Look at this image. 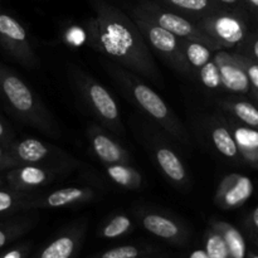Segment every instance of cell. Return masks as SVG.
Returning <instances> with one entry per match:
<instances>
[{
  "label": "cell",
  "mask_w": 258,
  "mask_h": 258,
  "mask_svg": "<svg viewBox=\"0 0 258 258\" xmlns=\"http://www.w3.org/2000/svg\"><path fill=\"white\" fill-rule=\"evenodd\" d=\"M2 185H3V179L0 178V186H2Z\"/></svg>",
  "instance_id": "ee69618b"
},
{
  "label": "cell",
  "mask_w": 258,
  "mask_h": 258,
  "mask_svg": "<svg viewBox=\"0 0 258 258\" xmlns=\"http://www.w3.org/2000/svg\"><path fill=\"white\" fill-rule=\"evenodd\" d=\"M87 135L91 150L103 165L133 163V159H131L128 151H126L123 146H121L115 139L111 138L100 126H88Z\"/></svg>",
  "instance_id": "9a60e30c"
},
{
  "label": "cell",
  "mask_w": 258,
  "mask_h": 258,
  "mask_svg": "<svg viewBox=\"0 0 258 258\" xmlns=\"http://www.w3.org/2000/svg\"><path fill=\"white\" fill-rule=\"evenodd\" d=\"M227 125L232 131L242 160L258 169V130L234 121Z\"/></svg>",
  "instance_id": "ac0fdd59"
},
{
  "label": "cell",
  "mask_w": 258,
  "mask_h": 258,
  "mask_svg": "<svg viewBox=\"0 0 258 258\" xmlns=\"http://www.w3.org/2000/svg\"><path fill=\"white\" fill-rule=\"evenodd\" d=\"M0 45L19 64L28 70L39 66V58L33 48L27 29L22 23L0 10Z\"/></svg>",
  "instance_id": "9c48e42d"
},
{
  "label": "cell",
  "mask_w": 258,
  "mask_h": 258,
  "mask_svg": "<svg viewBox=\"0 0 258 258\" xmlns=\"http://www.w3.org/2000/svg\"><path fill=\"white\" fill-rule=\"evenodd\" d=\"M254 191L253 181L247 175L232 173L224 176L214 194V203L223 211H233L243 206Z\"/></svg>",
  "instance_id": "7c38bea8"
},
{
  "label": "cell",
  "mask_w": 258,
  "mask_h": 258,
  "mask_svg": "<svg viewBox=\"0 0 258 258\" xmlns=\"http://www.w3.org/2000/svg\"><path fill=\"white\" fill-rule=\"evenodd\" d=\"M63 40L66 44L72 48H78L86 43L87 44V33L85 28L80 25H70L63 33Z\"/></svg>",
  "instance_id": "1f68e13d"
},
{
  "label": "cell",
  "mask_w": 258,
  "mask_h": 258,
  "mask_svg": "<svg viewBox=\"0 0 258 258\" xmlns=\"http://www.w3.org/2000/svg\"><path fill=\"white\" fill-rule=\"evenodd\" d=\"M211 227L223 237L231 258L247 257V252L248 251H247L246 239H244L243 234L239 232L238 228L224 221H213L211 223Z\"/></svg>",
  "instance_id": "603a6c76"
},
{
  "label": "cell",
  "mask_w": 258,
  "mask_h": 258,
  "mask_svg": "<svg viewBox=\"0 0 258 258\" xmlns=\"http://www.w3.org/2000/svg\"><path fill=\"white\" fill-rule=\"evenodd\" d=\"M30 251V243H22L0 254V258H25Z\"/></svg>",
  "instance_id": "836d02e7"
},
{
  "label": "cell",
  "mask_w": 258,
  "mask_h": 258,
  "mask_svg": "<svg viewBox=\"0 0 258 258\" xmlns=\"http://www.w3.org/2000/svg\"><path fill=\"white\" fill-rule=\"evenodd\" d=\"M86 236V223H76L60 232L33 258H76Z\"/></svg>",
  "instance_id": "2e32d148"
},
{
  "label": "cell",
  "mask_w": 258,
  "mask_h": 258,
  "mask_svg": "<svg viewBox=\"0 0 258 258\" xmlns=\"http://www.w3.org/2000/svg\"><path fill=\"white\" fill-rule=\"evenodd\" d=\"M95 197V190L90 186H66L45 196H35L28 204V211L59 209L78 206V204L92 202Z\"/></svg>",
  "instance_id": "4fadbf2b"
},
{
  "label": "cell",
  "mask_w": 258,
  "mask_h": 258,
  "mask_svg": "<svg viewBox=\"0 0 258 258\" xmlns=\"http://www.w3.org/2000/svg\"><path fill=\"white\" fill-rule=\"evenodd\" d=\"M244 4H246L252 12L258 14V0H244Z\"/></svg>",
  "instance_id": "ab89813d"
},
{
  "label": "cell",
  "mask_w": 258,
  "mask_h": 258,
  "mask_svg": "<svg viewBox=\"0 0 258 258\" xmlns=\"http://www.w3.org/2000/svg\"><path fill=\"white\" fill-rule=\"evenodd\" d=\"M234 57L237 58L239 64L242 66V68L246 72L252 90L258 91V63L254 62L249 55L244 54L242 52H234Z\"/></svg>",
  "instance_id": "4dcf8cb0"
},
{
  "label": "cell",
  "mask_w": 258,
  "mask_h": 258,
  "mask_svg": "<svg viewBox=\"0 0 258 258\" xmlns=\"http://www.w3.org/2000/svg\"><path fill=\"white\" fill-rule=\"evenodd\" d=\"M0 96L18 120L43 135L59 138L57 122L42 100L19 76L3 63H0Z\"/></svg>",
  "instance_id": "3957f363"
},
{
  "label": "cell",
  "mask_w": 258,
  "mask_h": 258,
  "mask_svg": "<svg viewBox=\"0 0 258 258\" xmlns=\"http://www.w3.org/2000/svg\"><path fill=\"white\" fill-rule=\"evenodd\" d=\"M213 59L216 60L221 76L223 90L238 95H246L251 92L252 87L246 72L239 64L234 53L227 52L226 49L216 50L213 53Z\"/></svg>",
  "instance_id": "5bb4252c"
},
{
  "label": "cell",
  "mask_w": 258,
  "mask_h": 258,
  "mask_svg": "<svg viewBox=\"0 0 258 258\" xmlns=\"http://www.w3.org/2000/svg\"><path fill=\"white\" fill-rule=\"evenodd\" d=\"M33 193L19 191L15 189H3L0 186V218L17 213L20 211H28V204L34 198Z\"/></svg>",
  "instance_id": "484cf974"
},
{
  "label": "cell",
  "mask_w": 258,
  "mask_h": 258,
  "mask_svg": "<svg viewBox=\"0 0 258 258\" xmlns=\"http://www.w3.org/2000/svg\"><path fill=\"white\" fill-rule=\"evenodd\" d=\"M128 15L139 28L150 49L155 50L161 59L176 72L186 77H191V72L186 64L181 49V39L164 28L159 27L138 5L131 8Z\"/></svg>",
  "instance_id": "5b68a950"
},
{
  "label": "cell",
  "mask_w": 258,
  "mask_h": 258,
  "mask_svg": "<svg viewBox=\"0 0 258 258\" xmlns=\"http://www.w3.org/2000/svg\"><path fill=\"white\" fill-rule=\"evenodd\" d=\"M251 223L258 233V206L253 209V212L251 213Z\"/></svg>",
  "instance_id": "74e56055"
},
{
  "label": "cell",
  "mask_w": 258,
  "mask_h": 258,
  "mask_svg": "<svg viewBox=\"0 0 258 258\" xmlns=\"http://www.w3.org/2000/svg\"><path fill=\"white\" fill-rule=\"evenodd\" d=\"M196 23L221 49L241 47L249 35L248 23L241 12L219 9L204 15Z\"/></svg>",
  "instance_id": "52a82bcc"
},
{
  "label": "cell",
  "mask_w": 258,
  "mask_h": 258,
  "mask_svg": "<svg viewBox=\"0 0 258 258\" xmlns=\"http://www.w3.org/2000/svg\"><path fill=\"white\" fill-rule=\"evenodd\" d=\"M241 47L243 48L242 53L249 55L254 62L258 63V34H249Z\"/></svg>",
  "instance_id": "d6a6232c"
},
{
  "label": "cell",
  "mask_w": 258,
  "mask_h": 258,
  "mask_svg": "<svg viewBox=\"0 0 258 258\" xmlns=\"http://www.w3.org/2000/svg\"><path fill=\"white\" fill-rule=\"evenodd\" d=\"M140 258H168L166 256H154V254H149V256H144Z\"/></svg>",
  "instance_id": "7bdbcfd3"
},
{
  "label": "cell",
  "mask_w": 258,
  "mask_h": 258,
  "mask_svg": "<svg viewBox=\"0 0 258 258\" xmlns=\"http://www.w3.org/2000/svg\"><path fill=\"white\" fill-rule=\"evenodd\" d=\"M37 219L38 216L33 213L2 222L0 223V249L12 241L27 233L32 227H34Z\"/></svg>",
  "instance_id": "d4e9b609"
},
{
  "label": "cell",
  "mask_w": 258,
  "mask_h": 258,
  "mask_svg": "<svg viewBox=\"0 0 258 258\" xmlns=\"http://www.w3.org/2000/svg\"><path fill=\"white\" fill-rule=\"evenodd\" d=\"M103 67L120 88L121 93L131 103L161 126L169 135L184 145H190V138L183 122L166 105L165 101L144 82L140 76L121 67L112 60H103Z\"/></svg>",
  "instance_id": "7a4b0ae2"
},
{
  "label": "cell",
  "mask_w": 258,
  "mask_h": 258,
  "mask_svg": "<svg viewBox=\"0 0 258 258\" xmlns=\"http://www.w3.org/2000/svg\"><path fill=\"white\" fill-rule=\"evenodd\" d=\"M8 150L17 166L22 164H34L63 174L80 165L75 158L62 149L35 138L14 140Z\"/></svg>",
  "instance_id": "8992f818"
},
{
  "label": "cell",
  "mask_w": 258,
  "mask_h": 258,
  "mask_svg": "<svg viewBox=\"0 0 258 258\" xmlns=\"http://www.w3.org/2000/svg\"><path fill=\"white\" fill-rule=\"evenodd\" d=\"M196 78H198L203 87H206L208 91H212V92H218V91L223 90L218 67H217V63L213 58L196 73Z\"/></svg>",
  "instance_id": "f1b7e54d"
},
{
  "label": "cell",
  "mask_w": 258,
  "mask_h": 258,
  "mask_svg": "<svg viewBox=\"0 0 258 258\" xmlns=\"http://www.w3.org/2000/svg\"><path fill=\"white\" fill-rule=\"evenodd\" d=\"M246 258H258V253H256V252H247Z\"/></svg>",
  "instance_id": "b9f144b4"
},
{
  "label": "cell",
  "mask_w": 258,
  "mask_h": 258,
  "mask_svg": "<svg viewBox=\"0 0 258 258\" xmlns=\"http://www.w3.org/2000/svg\"><path fill=\"white\" fill-rule=\"evenodd\" d=\"M108 179L120 188L127 190H139L144 183V178L131 164H110L105 165Z\"/></svg>",
  "instance_id": "44dd1931"
},
{
  "label": "cell",
  "mask_w": 258,
  "mask_h": 258,
  "mask_svg": "<svg viewBox=\"0 0 258 258\" xmlns=\"http://www.w3.org/2000/svg\"><path fill=\"white\" fill-rule=\"evenodd\" d=\"M136 217L143 228L153 236L183 246L188 241L189 232L186 227L178 219L153 209H141L136 212Z\"/></svg>",
  "instance_id": "30bf717a"
},
{
  "label": "cell",
  "mask_w": 258,
  "mask_h": 258,
  "mask_svg": "<svg viewBox=\"0 0 258 258\" xmlns=\"http://www.w3.org/2000/svg\"><path fill=\"white\" fill-rule=\"evenodd\" d=\"M15 163L10 156L9 150L5 146L0 145V170H9V169L14 168Z\"/></svg>",
  "instance_id": "d590c367"
},
{
  "label": "cell",
  "mask_w": 258,
  "mask_h": 258,
  "mask_svg": "<svg viewBox=\"0 0 258 258\" xmlns=\"http://www.w3.org/2000/svg\"><path fill=\"white\" fill-rule=\"evenodd\" d=\"M134 229L133 219L126 214H116L111 217L98 231V236L105 239H115L130 233Z\"/></svg>",
  "instance_id": "4316f807"
},
{
  "label": "cell",
  "mask_w": 258,
  "mask_h": 258,
  "mask_svg": "<svg viewBox=\"0 0 258 258\" xmlns=\"http://www.w3.org/2000/svg\"><path fill=\"white\" fill-rule=\"evenodd\" d=\"M138 7L155 22L159 27L164 28L165 30L170 32L179 39H193L204 43L208 45L212 50H221V48L208 37L204 34L194 20L189 19L185 15L175 12L168 7L160 5L159 3L153 0H141L139 2Z\"/></svg>",
  "instance_id": "ba28073f"
},
{
  "label": "cell",
  "mask_w": 258,
  "mask_h": 258,
  "mask_svg": "<svg viewBox=\"0 0 258 258\" xmlns=\"http://www.w3.org/2000/svg\"><path fill=\"white\" fill-rule=\"evenodd\" d=\"M153 153L156 164L161 173L176 186H186L189 183L188 171L178 154L163 143L155 141L153 144Z\"/></svg>",
  "instance_id": "e0dca14e"
},
{
  "label": "cell",
  "mask_w": 258,
  "mask_h": 258,
  "mask_svg": "<svg viewBox=\"0 0 258 258\" xmlns=\"http://www.w3.org/2000/svg\"><path fill=\"white\" fill-rule=\"evenodd\" d=\"M14 140L15 139L13 131L10 130L9 126L0 117V145L5 146V148H9Z\"/></svg>",
  "instance_id": "e575fe53"
},
{
  "label": "cell",
  "mask_w": 258,
  "mask_h": 258,
  "mask_svg": "<svg viewBox=\"0 0 258 258\" xmlns=\"http://www.w3.org/2000/svg\"><path fill=\"white\" fill-rule=\"evenodd\" d=\"M181 49L191 72V77H196V73L213 58L214 53L208 45L193 39H181Z\"/></svg>",
  "instance_id": "cb8c5ba5"
},
{
  "label": "cell",
  "mask_w": 258,
  "mask_h": 258,
  "mask_svg": "<svg viewBox=\"0 0 258 258\" xmlns=\"http://www.w3.org/2000/svg\"><path fill=\"white\" fill-rule=\"evenodd\" d=\"M156 248L149 244H123L115 248L106 249L91 258H140L154 254Z\"/></svg>",
  "instance_id": "83f0119b"
},
{
  "label": "cell",
  "mask_w": 258,
  "mask_h": 258,
  "mask_svg": "<svg viewBox=\"0 0 258 258\" xmlns=\"http://www.w3.org/2000/svg\"><path fill=\"white\" fill-rule=\"evenodd\" d=\"M188 258H209V257L208 254L206 253L204 249H196V251H193L190 254H189Z\"/></svg>",
  "instance_id": "f35d334b"
},
{
  "label": "cell",
  "mask_w": 258,
  "mask_h": 258,
  "mask_svg": "<svg viewBox=\"0 0 258 258\" xmlns=\"http://www.w3.org/2000/svg\"><path fill=\"white\" fill-rule=\"evenodd\" d=\"M59 175L60 174L58 171L45 166L22 164L9 169L5 174V180L9 188L19 191L34 193L47 186L48 184L53 183Z\"/></svg>",
  "instance_id": "8fae6325"
},
{
  "label": "cell",
  "mask_w": 258,
  "mask_h": 258,
  "mask_svg": "<svg viewBox=\"0 0 258 258\" xmlns=\"http://www.w3.org/2000/svg\"><path fill=\"white\" fill-rule=\"evenodd\" d=\"M252 95V97L254 98V101L258 103V91L257 90H251V92H249Z\"/></svg>",
  "instance_id": "60d3db41"
},
{
  "label": "cell",
  "mask_w": 258,
  "mask_h": 258,
  "mask_svg": "<svg viewBox=\"0 0 258 258\" xmlns=\"http://www.w3.org/2000/svg\"><path fill=\"white\" fill-rule=\"evenodd\" d=\"M88 2L95 17L86 23L87 44L121 67L163 86V75L150 47L130 15L106 0Z\"/></svg>",
  "instance_id": "6da1fadb"
},
{
  "label": "cell",
  "mask_w": 258,
  "mask_h": 258,
  "mask_svg": "<svg viewBox=\"0 0 258 258\" xmlns=\"http://www.w3.org/2000/svg\"><path fill=\"white\" fill-rule=\"evenodd\" d=\"M164 5L191 20L201 19L204 15L222 9L216 0H161Z\"/></svg>",
  "instance_id": "ffe728a7"
},
{
  "label": "cell",
  "mask_w": 258,
  "mask_h": 258,
  "mask_svg": "<svg viewBox=\"0 0 258 258\" xmlns=\"http://www.w3.org/2000/svg\"><path fill=\"white\" fill-rule=\"evenodd\" d=\"M216 2L222 9L234 10V12H241V7L244 4V0H216Z\"/></svg>",
  "instance_id": "8d00e7d4"
},
{
  "label": "cell",
  "mask_w": 258,
  "mask_h": 258,
  "mask_svg": "<svg viewBox=\"0 0 258 258\" xmlns=\"http://www.w3.org/2000/svg\"><path fill=\"white\" fill-rule=\"evenodd\" d=\"M204 251L209 258H231L223 237L212 227L207 229L204 236Z\"/></svg>",
  "instance_id": "f546056e"
},
{
  "label": "cell",
  "mask_w": 258,
  "mask_h": 258,
  "mask_svg": "<svg viewBox=\"0 0 258 258\" xmlns=\"http://www.w3.org/2000/svg\"><path fill=\"white\" fill-rule=\"evenodd\" d=\"M68 72L73 86L91 113L100 121L101 125L105 126L106 130L122 136L125 127L121 120L120 107L107 88L76 66L70 64Z\"/></svg>",
  "instance_id": "277c9868"
},
{
  "label": "cell",
  "mask_w": 258,
  "mask_h": 258,
  "mask_svg": "<svg viewBox=\"0 0 258 258\" xmlns=\"http://www.w3.org/2000/svg\"><path fill=\"white\" fill-rule=\"evenodd\" d=\"M208 133L212 145L222 156L231 160L241 159L232 131L226 122L217 120L216 117H211L208 122Z\"/></svg>",
  "instance_id": "d6986e66"
},
{
  "label": "cell",
  "mask_w": 258,
  "mask_h": 258,
  "mask_svg": "<svg viewBox=\"0 0 258 258\" xmlns=\"http://www.w3.org/2000/svg\"><path fill=\"white\" fill-rule=\"evenodd\" d=\"M223 111L233 116L238 122L258 130V107L252 102L237 98H227L219 102Z\"/></svg>",
  "instance_id": "7402d4cb"
}]
</instances>
